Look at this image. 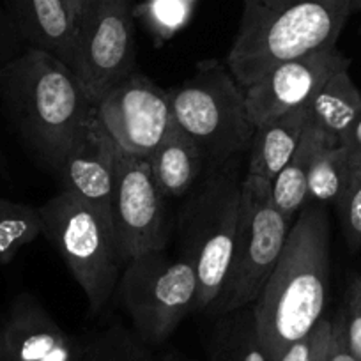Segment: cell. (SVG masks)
Listing matches in <instances>:
<instances>
[{
  "label": "cell",
  "mask_w": 361,
  "mask_h": 361,
  "mask_svg": "<svg viewBox=\"0 0 361 361\" xmlns=\"http://www.w3.org/2000/svg\"><path fill=\"white\" fill-rule=\"evenodd\" d=\"M0 105L27 152L51 176L96 106L68 64L36 48L0 66Z\"/></svg>",
  "instance_id": "cell-1"
},
{
  "label": "cell",
  "mask_w": 361,
  "mask_h": 361,
  "mask_svg": "<svg viewBox=\"0 0 361 361\" xmlns=\"http://www.w3.org/2000/svg\"><path fill=\"white\" fill-rule=\"evenodd\" d=\"M329 220L324 206L298 214L273 275L252 305L269 361L307 336L322 319L329 287Z\"/></svg>",
  "instance_id": "cell-2"
},
{
  "label": "cell",
  "mask_w": 361,
  "mask_h": 361,
  "mask_svg": "<svg viewBox=\"0 0 361 361\" xmlns=\"http://www.w3.org/2000/svg\"><path fill=\"white\" fill-rule=\"evenodd\" d=\"M361 0H243L227 61L243 89L283 61L336 47Z\"/></svg>",
  "instance_id": "cell-3"
},
{
  "label": "cell",
  "mask_w": 361,
  "mask_h": 361,
  "mask_svg": "<svg viewBox=\"0 0 361 361\" xmlns=\"http://www.w3.org/2000/svg\"><path fill=\"white\" fill-rule=\"evenodd\" d=\"M245 173V156L207 166L180 209L177 255L195 267L199 280L195 312L206 314L224 286L238 231Z\"/></svg>",
  "instance_id": "cell-4"
},
{
  "label": "cell",
  "mask_w": 361,
  "mask_h": 361,
  "mask_svg": "<svg viewBox=\"0 0 361 361\" xmlns=\"http://www.w3.org/2000/svg\"><path fill=\"white\" fill-rule=\"evenodd\" d=\"M169 94L173 124L199 145L207 166L248 154L255 124L245 89L225 62H199L193 76L169 89Z\"/></svg>",
  "instance_id": "cell-5"
},
{
  "label": "cell",
  "mask_w": 361,
  "mask_h": 361,
  "mask_svg": "<svg viewBox=\"0 0 361 361\" xmlns=\"http://www.w3.org/2000/svg\"><path fill=\"white\" fill-rule=\"evenodd\" d=\"M43 235L62 257L92 314L106 307L119 286L124 262L112 218L68 192L39 207Z\"/></svg>",
  "instance_id": "cell-6"
},
{
  "label": "cell",
  "mask_w": 361,
  "mask_h": 361,
  "mask_svg": "<svg viewBox=\"0 0 361 361\" xmlns=\"http://www.w3.org/2000/svg\"><path fill=\"white\" fill-rule=\"evenodd\" d=\"M293 224L276 209L269 180L245 176L231 262L207 315L220 317L255 303L279 264Z\"/></svg>",
  "instance_id": "cell-7"
},
{
  "label": "cell",
  "mask_w": 361,
  "mask_h": 361,
  "mask_svg": "<svg viewBox=\"0 0 361 361\" xmlns=\"http://www.w3.org/2000/svg\"><path fill=\"white\" fill-rule=\"evenodd\" d=\"M117 296L133 331L147 345L166 342L186 315L195 312L199 280L192 262L165 250L131 259L121 273Z\"/></svg>",
  "instance_id": "cell-8"
},
{
  "label": "cell",
  "mask_w": 361,
  "mask_h": 361,
  "mask_svg": "<svg viewBox=\"0 0 361 361\" xmlns=\"http://www.w3.org/2000/svg\"><path fill=\"white\" fill-rule=\"evenodd\" d=\"M133 2L92 0L76 23L75 71L92 105L137 71Z\"/></svg>",
  "instance_id": "cell-9"
},
{
  "label": "cell",
  "mask_w": 361,
  "mask_h": 361,
  "mask_svg": "<svg viewBox=\"0 0 361 361\" xmlns=\"http://www.w3.org/2000/svg\"><path fill=\"white\" fill-rule=\"evenodd\" d=\"M103 124L124 152L149 159L173 126L169 90L133 71L96 103Z\"/></svg>",
  "instance_id": "cell-10"
},
{
  "label": "cell",
  "mask_w": 361,
  "mask_h": 361,
  "mask_svg": "<svg viewBox=\"0 0 361 361\" xmlns=\"http://www.w3.org/2000/svg\"><path fill=\"white\" fill-rule=\"evenodd\" d=\"M112 224L124 262L166 248L165 197L159 193L147 159L119 147Z\"/></svg>",
  "instance_id": "cell-11"
},
{
  "label": "cell",
  "mask_w": 361,
  "mask_h": 361,
  "mask_svg": "<svg viewBox=\"0 0 361 361\" xmlns=\"http://www.w3.org/2000/svg\"><path fill=\"white\" fill-rule=\"evenodd\" d=\"M349 66L350 59L336 47L273 66L245 89L250 119L257 128L303 109L335 73Z\"/></svg>",
  "instance_id": "cell-12"
},
{
  "label": "cell",
  "mask_w": 361,
  "mask_h": 361,
  "mask_svg": "<svg viewBox=\"0 0 361 361\" xmlns=\"http://www.w3.org/2000/svg\"><path fill=\"white\" fill-rule=\"evenodd\" d=\"M119 145L92 109L55 172L62 192L78 197L112 218Z\"/></svg>",
  "instance_id": "cell-13"
},
{
  "label": "cell",
  "mask_w": 361,
  "mask_h": 361,
  "mask_svg": "<svg viewBox=\"0 0 361 361\" xmlns=\"http://www.w3.org/2000/svg\"><path fill=\"white\" fill-rule=\"evenodd\" d=\"M9 361H82L83 338L69 335L37 298L20 293L4 317Z\"/></svg>",
  "instance_id": "cell-14"
},
{
  "label": "cell",
  "mask_w": 361,
  "mask_h": 361,
  "mask_svg": "<svg viewBox=\"0 0 361 361\" xmlns=\"http://www.w3.org/2000/svg\"><path fill=\"white\" fill-rule=\"evenodd\" d=\"M25 48L47 51L73 69L76 20L66 0H6Z\"/></svg>",
  "instance_id": "cell-15"
},
{
  "label": "cell",
  "mask_w": 361,
  "mask_h": 361,
  "mask_svg": "<svg viewBox=\"0 0 361 361\" xmlns=\"http://www.w3.org/2000/svg\"><path fill=\"white\" fill-rule=\"evenodd\" d=\"M152 179L165 199L186 197L200 180L207 161L199 145L173 124L147 159Z\"/></svg>",
  "instance_id": "cell-16"
},
{
  "label": "cell",
  "mask_w": 361,
  "mask_h": 361,
  "mask_svg": "<svg viewBox=\"0 0 361 361\" xmlns=\"http://www.w3.org/2000/svg\"><path fill=\"white\" fill-rule=\"evenodd\" d=\"M307 124L308 116L307 109L303 106L279 119L257 126L252 145L246 154L248 159H246L245 176L260 177L273 183V179L287 165L300 145Z\"/></svg>",
  "instance_id": "cell-17"
},
{
  "label": "cell",
  "mask_w": 361,
  "mask_h": 361,
  "mask_svg": "<svg viewBox=\"0 0 361 361\" xmlns=\"http://www.w3.org/2000/svg\"><path fill=\"white\" fill-rule=\"evenodd\" d=\"M329 144H340V142H336L319 128L307 124V130L301 137L298 149L271 183V197L276 209L290 221L296 220L298 214L307 206L308 177H310L312 166L319 152Z\"/></svg>",
  "instance_id": "cell-18"
},
{
  "label": "cell",
  "mask_w": 361,
  "mask_h": 361,
  "mask_svg": "<svg viewBox=\"0 0 361 361\" xmlns=\"http://www.w3.org/2000/svg\"><path fill=\"white\" fill-rule=\"evenodd\" d=\"M308 124L342 144L361 110V90L349 69L335 73L307 103Z\"/></svg>",
  "instance_id": "cell-19"
},
{
  "label": "cell",
  "mask_w": 361,
  "mask_h": 361,
  "mask_svg": "<svg viewBox=\"0 0 361 361\" xmlns=\"http://www.w3.org/2000/svg\"><path fill=\"white\" fill-rule=\"evenodd\" d=\"M214 319L207 361H269L252 307Z\"/></svg>",
  "instance_id": "cell-20"
},
{
  "label": "cell",
  "mask_w": 361,
  "mask_h": 361,
  "mask_svg": "<svg viewBox=\"0 0 361 361\" xmlns=\"http://www.w3.org/2000/svg\"><path fill=\"white\" fill-rule=\"evenodd\" d=\"M356 165L342 144H329L315 158L308 177L307 206L335 204L345 192Z\"/></svg>",
  "instance_id": "cell-21"
},
{
  "label": "cell",
  "mask_w": 361,
  "mask_h": 361,
  "mask_svg": "<svg viewBox=\"0 0 361 361\" xmlns=\"http://www.w3.org/2000/svg\"><path fill=\"white\" fill-rule=\"evenodd\" d=\"M82 361H172L152 353L133 329L121 322H112L106 328L83 336Z\"/></svg>",
  "instance_id": "cell-22"
},
{
  "label": "cell",
  "mask_w": 361,
  "mask_h": 361,
  "mask_svg": "<svg viewBox=\"0 0 361 361\" xmlns=\"http://www.w3.org/2000/svg\"><path fill=\"white\" fill-rule=\"evenodd\" d=\"M43 235L39 207L0 199V264L11 262L23 246Z\"/></svg>",
  "instance_id": "cell-23"
},
{
  "label": "cell",
  "mask_w": 361,
  "mask_h": 361,
  "mask_svg": "<svg viewBox=\"0 0 361 361\" xmlns=\"http://www.w3.org/2000/svg\"><path fill=\"white\" fill-rule=\"evenodd\" d=\"M343 238L350 252L361 248V165L354 169L345 192L336 202Z\"/></svg>",
  "instance_id": "cell-24"
},
{
  "label": "cell",
  "mask_w": 361,
  "mask_h": 361,
  "mask_svg": "<svg viewBox=\"0 0 361 361\" xmlns=\"http://www.w3.org/2000/svg\"><path fill=\"white\" fill-rule=\"evenodd\" d=\"M331 329L333 321L322 317L307 336L287 347L279 361H324L331 342Z\"/></svg>",
  "instance_id": "cell-25"
},
{
  "label": "cell",
  "mask_w": 361,
  "mask_h": 361,
  "mask_svg": "<svg viewBox=\"0 0 361 361\" xmlns=\"http://www.w3.org/2000/svg\"><path fill=\"white\" fill-rule=\"evenodd\" d=\"M340 319H342L343 331H345L347 343H349L350 350L354 356L361 361V276H353L347 286L345 300H343L342 312H340Z\"/></svg>",
  "instance_id": "cell-26"
},
{
  "label": "cell",
  "mask_w": 361,
  "mask_h": 361,
  "mask_svg": "<svg viewBox=\"0 0 361 361\" xmlns=\"http://www.w3.org/2000/svg\"><path fill=\"white\" fill-rule=\"evenodd\" d=\"M23 50L25 44L16 30L15 22L6 9H0V66L13 61Z\"/></svg>",
  "instance_id": "cell-27"
},
{
  "label": "cell",
  "mask_w": 361,
  "mask_h": 361,
  "mask_svg": "<svg viewBox=\"0 0 361 361\" xmlns=\"http://www.w3.org/2000/svg\"><path fill=\"white\" fill-rule=\"evenodd\" d=\"M324 361H360L354 356L353 350H350L349 343H347L345 331H343V324L340 315H336V319L333 321L331 342H329V349Z\"/></svg>",
  "instance_id": "cell-28"
},
{
  "label": "cell",
  "mask_w": 361,
  "mask_h": 361,
  "mask_svg": "<svg viewBox=\"0 0 361 361\" xmlns=\"http://www.w3.org/2000/svg\"><path fill=\"white\" fill-rule=\"evenodd\" d=\"M342 145L347 149L354 165H361V110L357 114L356 121L353 123V126L349 128L347 135L343 137Z\"/></svg>",
  "instance_id": "cell-29"
},
{
  "label": "cell",
  "mask_w": 361,
  "mask_h": 361,
  "mask_svg": "<svg viewBox=\"0 0 361 361\" xmlns=\"http://www.w3.org/2000/svg\"><path fill=\"white\" fill-rule=\"evenodd\" d=\"M66 2H68V6H69V9H71L73 16H75L76 23H78V20L85 15L87 8H89L92 0H66Z\"/></svg>",
  "instance_id": "cell-30"
},
{
  "label": "cell",
  "mask_w": 361,
  "mask_h": 361,
  "mask_svg": "<svg viewBox=\"0 0 361 361\" xmlns=\"http://www.w3.org/2000/svg\"><path fill=\"white\" fill-rule=\"evenodd\" d=\"M0 361H9L8 349L4 342V319L0 317Z\"/></svg>",
  "instance_id": "cell-31"
},
{
  "label": "cell",
  "mask_w": 361,
  "mask_h": 361,
  "mask_svg": "<svg viewBox=\"0 0 361 361\" xmlns=\"http://www.w3.org/2000/svg\"><path fill=\"white\" fill-rule=\"evenodd\" d=\"M0 177H2V179H8L9 177V165L8 159H6L4 151H2V145H0Z\"/></svg>",
  "instance_id": "cell-32"
},
{
  "label": "cell",
  "mask_w": 361,
  "mask_h": 361,
  "mask_svg": "<svg viewBox=\"0 0 361 361\" xmlns=\"http://www.w3.org/2000/svg\"><path fill=\"white\" fill-rule=\"evenodd\" d=\"M183 361H192V360H183Z\"/></svg>",
  "instance_id": "cell-33"
}]
</instances>
